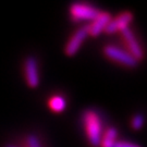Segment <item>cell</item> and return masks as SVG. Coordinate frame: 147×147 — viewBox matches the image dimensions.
I'll return each mask as SVG.
<instances>
[{"label": "cell", "instance_id": "cell-7", "mask_svg": "<svg viewBox=\"0 0 147 147\" xmlns=\"http://www.w3.org/2000/svg\"><path fill=\"white\" fill-rule=\"evenodd\" d=\"M24 74L27 85L31 88H36L39 85V72L38 64L35 57H27L24 63Z\"/></svg>", "mask_w": 147, "mask_h": 147}, {"label": "cell", "instance_id": "cell-14", "mask_svg": "<svg viewBox=\"0 0 147 147\" xmlns=\"http://www.w3.org/2000/svg\"><path fill=\"white\" fill-rule=\"evenodd\" d=\"M5 147H18V146H16V145H11V144H9V145H5Z\"/></svg>", "mask_w": 147, "mask_h": 147}, {"label": "cell", "instance_id": "cell-5", "mask_svg": "<svg viewBox=\"0 0 147 147\" xmlns=\"http://www.w3.org/2000/svg\"><path fill=\"white\" fill-rule=\"evenodd\" d=\"M88 36V28L87 25L86 26H82L81 28H79L78 31L74 33L72 37L69 39V42L65 45L64 48V53L69 56V57H72L75 53L79 51L80 47L82 46V44L86 39V37Z\"/></svg>", "mask_w": 147, "mask_h": 147}, {"label": "cell", "instance_id": "cell-3", "mask_svg": "<svg viewBox=\"0 0 147 147\" xmlns=\"http://www.w3.org/2000/svg\"><path fill=\"white\" fill-rule=\"evenodd\" d=\"M100 12L101 11H99L97 8L87 5V3L76 2L70 7V14H71L72 20L75 22L86 21V20L93 21L98 16Z\"/></svg>", "mask_w": 147, "mask_h": 147}, {"label": "cell", "instance_id": "cell-10", "mask_svg": "<svg viewBox=\"0 0 147 147\" xmlns=\"http://www.w3.org/2000/svg\"><path fill=\"white\" fill-rule=\"evenodd\" d=\"M48 106L49 108L53 111V112H62L64 109H65V106H67V102H65V99L63 98L62 96H53L51 97L49 101H48Z\"/></svg>", "mask_w": 147, "mask_h": 147}, {"label": "cell", "instance_id": "cell-13", "mask_svg": "<svg viewBox=\"0 0 147 147\" xmlns=\"http://www.w3.org/2000/svg\"><path fill=\"white\" fill-rule=\"evenodd\" d=\"M113 147H142L137 144L131 142H125V141H117L116 144L113 145Z\"/></svg>", "mask_w": 147, "mask_h": 147}, {"label": "cell", "instance_id": "cell-4", "mask_svg": "<svg viewBox=\"0 0 147 147\" xmlns=\"http://www.w3.org/2000/svg\"><path fill=\"white\" fill-rule=\"evenodd\" d=\"M122 38L125 42V46L127 48V53L132 55L134 58L140 62L141 60L144 59V49L141 46V44L136 38V35L134 34V32L132 31L130 27H126L124 30L121 31Z\"/></svg>", "mask_w": 147, "mask_h": 147}, {"label": "cell", "instance_id": "cell-6", "mask_svg": "<svg viewBox=\"0 0 147 147\" xmlns=\"http://www.w3.org/2000/svg\"><path fill=\"white\" fill-rule=\"evenodd\" d=\"M132 20H133V13L130 11H124L118 14L115 19H111L104 32L106 34H113L117 32H121L122 30L129 27Z\"/></svg>", "mask_w": 147, "mask_h": 147}, {"label": "cell", "instance_id": "cell-8", "mask_svg": "<svg viewBox=\"0 0 147 147\" xmlns=\"http://www.w3.org/2000/svg\"><path fill=\"white\" fill-rule=\"evenodd\" d=\"M112 19L110 13L108 12H100L98 16L92 21L90 24L87 25L88 28V35L93 37H97L98 35H100L102 32L105 31L106 26L108 25V23L110 22V20Z\"/></svg>", "mask_w": 147, "mask_h": 147}, {"label": "cell", "instance_id": "cell-11", "mask_svg": "<svg viewBox=\"0 0 147 147\" xmlns=\"http://www.w3.org/2000/svg\"><path fill=\"white\" fill-rule=\"evenodd\" d=\"M144 125V117L141 115V113H137L135 116L133 117V119L131 121V126L133 130H141Z\"/></svg>", "mask_w": 147, "mask_h": 147}, {"label": "cell", "instance_id": "cell-12", "mask_svg": "<svg viewBox=\"0 0 147 147\" xmlns=\"http://www.w3.org/2000/svg\"><path fill=\"white\" fill-rule=\"evenodd\" d=\"M26 146L27 147H42L40 144V141L38 140V137L34 134H30L26 137Z\"/></svg>", "mask_w": 147, "mask_h": 147}, {"label": "cell", "instance_id": "cell-1", "mask_svg": "<svg viewBox=\"0 0 147 147\" xmlns=\"http://www.w3.org/2000/svg\"><path fill=\"white\" fill-rule=\"evenodd\" d=\"M83 123L89 144L93 147H99L104 134L99 115L95 110H86L83 115Z\"/></svg>", "mask_w": 147, "mask_h": 147}, {"label": "cell", "instance_id": "cell-2", "mask_svg": "<svg viewBox=\"0 0 147 147\" xmlns=\"http://www.w3.org/2000/svg\"><path fill=\"white\" fill-rule=\"evenodd\" d=\"M102 53L108 59L127 68H135L138 64V61L132 55H130L124 49H121L113 45H106L102 49Z\"/></svg>", "mask_w": 147, "mask_h": 147}, {"label": "cell", "instance_id": "cell-9", "mask_svg": "<svg viewBox=\"0 0 147 147\" xmlns=\"http://www.w3.org/2000/svg\"><path fill=\"white\" fill-rule=\"evenodd\" d=\"M118 138V130L116 127H109L105 131L101 137L100 146L101 147H113Z\"/></svg>", "mask_w": 147, "mask_h": 147}]
</instances>
